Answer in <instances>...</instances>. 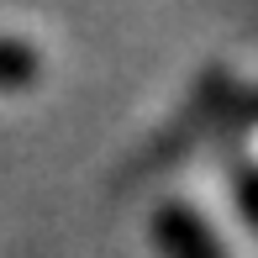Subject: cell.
Masks as SVG:
<instances>
[{"label":"cell","instance_id":"obj_1","mask_svg":"<svg viewBox=\"0 0 258 258\" xmlns=\"http://www.w3.org/2000/svg\"><path fill=\"white\" fill-rule=\"evenodd\" d=\"M148 232H153L158 258H232L221 248L216 227H211L195 206H184V201H163L153 211V221H148Z\"/></svg>","mask_w":258,"mask_h":258},{"label":"cell","instance_id":"obj_2","mask_svg":"<svg viewBox=\"0 0 258 258\" xmlns=\"http://www.w3.org/2000/svg\"><path fill=\"white\" fill-rule=\"evenodd\" d=\"M42 79V53L27 37H0V95H21Z\"/></svg>","mask_w":258,"mask_h":258},{"label":"cell","instance_id":"obj_3","mask_svg":"<svg viewBox=\"0 0 258 258\" xmlns=\"http://www.w3.org/2000/svg\"><path fill=\"white\" fill-rule=\"evenodd\" d=\"M237 206L248 216V227H258V163H242L237 169Z\"/></svg>","mask_w":258,"mask_h":258}]
</instances>
